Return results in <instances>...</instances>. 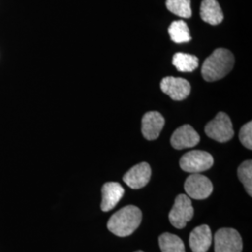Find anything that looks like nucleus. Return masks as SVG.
<instances>
[{
  "instance_id": "11",
  "label": "nucleus",
  "mask_w": 252,
  "mask_h": 252,
  "mask_svg": "<svg viewBox=\"0 0 252 252\" xmlns=\"http://www.w3.org/2000/svg\"><path fill=\"white\" fill-rule=\"evenodd\" d=\"M165 121L158 111L147 112L142 118V135L148 140H155L159 137Z\"/></svg>"
},
{
  "instance_id": "13",
  "label": "nucleus",
  "mask_w": 252,
  "mask_h": 252,
  "mask_svg": "<svg viewBox=\"0 0 252 252\" xmlns=\"http://www.w3.org/2000/svg\"><path fill=\"white\" fill-rule=\"evenodd\" d=\"M189 247L192 252H207L212 242V234L207 224L194 228L189 234Z\"/></svg>"
},
{
  "instance_id": "15",
  "label": "nucleus",
  "mask_w": 252,
  "mask_h": 252,
  "mask_svg": "<svg viewBox=\"0 0 252 252\" xmlns=\"http://www.w3.org/2000/svg\"><path fill=\"white\" fill-rule=\"evenodd\" d=\"M173 64L180 72H192L198 67V58L191 54L177 53L173 56Z\"/></svg>"
},
{
  "instance_id": "17",
  "label": "nucleus",
  "mask_w": 252,
  "mask_h": 252,
  "mask_svg": "<svg viewBox=\"0 0 252 252\" xmlns=\"http://www.w3.org/2000/svg\"><path fill=\"white\" fill-rule=\"evenodd\" d=\"M168 33L172 40L176 43H185L191 39L189 27L182 20L173 22L168 28Z\"/></svg>"
},
{
  "instance_id": "10",
  "label": "nucleus",
  "mask_w": 252,
  "mask_h": 252,
  "mask_svg": "<svg viewBox=\"0 0 252 252\" xmlns=\"http://www.w3.org/2000/svg\"><path fill=\"white\" fill-rule=\"evenodd\" d=\"M172 147L176 150H184L192 148L200 142V135L189 125L179 127L171 136Z\"/></svg>"
},
{
  "instance_id": "8",
  "label": "nucleus",
  "mask_w": 252,
  "mask_h": 252,
  "mask_svg": "<svg viewBox=\"0 0 252 252\" xmlns=\"http://www.w3.org/2000/svg\"><path fill=\"white\" fill-rule=\"evenodd\" d=\"M161 89L172 99L181 101L189 96L190 84L189 81L182 78L165 77L161 81Z\"/></svg>"
},
{
  "instance_id": "1",
  "label": "nucleus",
  "mask_w": 252,
  "mask_h": 252,
  "mask_svg": "<svg viewBox=\"0 0 252 252\" xmlns=\"http://www.w3.org/2000/svg\"><path fill=\"white\" fill-rule=\"evenodd\" d=\"M234 64V54L227 49L219 48L205 60L202 76L205 81L209 82L221 80L233 69Z\"/></svg>"
},
{
  "instance_id": "21",
  "label": "nucleus",
  "mask_w": 252,
  "mask_h": 252,
  "mask_svg": "<svg viewBox=\"0 0 252 252\" xmlns=\"http://www.w3.org/2000/svg\"><path fill=\"white\" fill-rule=\"evenodd\" d=\"M142 252V251H137V252Z\"/></svg>"
},
{
  "instance_id": "9",
  "label": "nucleus",
  "mask_w": 252,
  "mask_h": 252,
  "mask_svg": "<svg viewBox=\"0 0 252 252\" xmlns=\"http://www.w3.org/2000/svg\"><path fill=\"white\" fill-rule=\"evenodd\" d=\"M152 177V168L148 162H140L126 172L123 180L126 184L134 189L145 187Z\"/></svg>"
},
{
  "instance_id": "6",
  "label": "nucleus",
  "mask_w": 252,
  "mask_h": 252,
  "mask_svg": "<svg viewBox=\"0 0 252 252\" xmlns=\"http://www.w3.org/2000/svg\"><path fill=\"white\" fill-rule=\"evenodd\" d=\"M215 252H242L243 242L240 234L233 228H221L214 236Z\"/></svg>"
},
{
  "instance_id": "14",
  "label": "nucleus",
  "mask_w": 252,
  "mask_h": 252,
  "mask_svg": "<svg viewBox=\"0 0 252 252\" xmlns=\"http://www.w3.org/2000/svg\"><path fill=\"white\" fill-rule=\"evenodd\" d=\"M200 15L204 22L211 26H217L223 21V12L217 0H203Z\"/></svg>"
},
{
  "instance_id": "5",
  "label": "nucleus",
  "mask_w": 252,
  "mask_h": 252,
  "mask_svg": "<svg viewBox=\"0 0 252 252\" xmlns=\"http://www.w3.org/2000/svg\"><path fill=\"white\" fill-rule=\"evenodd\" d=\"M194 214L191 201L188 195L180 194L175 200V204L169 213V221L177 229H183Z\"/></svg>"
},
{
  "instance_id": "7",
  "label": "nucleus",
  "mask_w": 252,
  "mask_h": 252,
  "mask_svg": "<svg viewBox=\"0 0 252 252\" xmlns=\"http://www.w3.org/2000/svg\"><path fill=\"white\" fill-rule=\"evenodd\" d=\"M184 189L190 198L203 200L211 195L213 184L206 176L196 173L191 174L187 178L184 184Z\"/></svg>"
},
{
  "instance_id": "3",
  "label": "nucleus",
  "mask_w": 252,
  "mask_h": 252,
  "mask_svg": "<svg viewBox=\"0 0 252 252\" xmlns=\"http://www.w3.org/2000/svg\"><path fill=\"white\" fill-rule=\"evenodd\" d=\"M205 132L208 137L220 143L230 141L234 135L232 121L224 112H219L206 126Z\"/></svg>"
},
{
  "instance_id": "20",
  "label": "nucleus",
  "mask_w": 252,
  "mask_h": 252,
  "mask_svg": "<svg viewBox=\"0 0 252 252\" xmlns=\"http://www.w3.org/2000/svg\"><path fill=\"white\" fill-rule=\"evenodd\" d=\"M239 140L244 147L252 150V123L249 122L244 125L239 132Z\"/></svg>"
},
{
  "instance_id": "18",
  "label": "nucleus",
  "mask_w": 252,
  "mask_h": 252,
  "mask_svg": "<svg viewBox=\"0 0 252 252\" xmlns=\"http://www.w3.org/2000/svg\"><path fill=\"white\" fill-rule=\"evenodd\" d=\"M166 8L181 18H190V0H166Z\"/></svg>"
},
{
  "instance_id": "4",
  "label": "nucleus",
  "mask_w": 252,
  "mask_h": 252,
  "mask_svg": "<svg viewBox=\"0 0 252 252\" xmlns=\"http://www.w3.org/2000/svg\"><path fill=\"white\" fill-rule=\"evenodd\" d=\"M214 159L210 153L204 151H190L180 158V168L190 174L207 171L212 167Z\"/></svg>"
},
{
  "instance_id": "16",
  "label": "nucleus",
  "mask_w": 252,
  "mask_h": 252,
  "mask_svg": "<svg viewBox=\"0 0 252 252\" xmlns=\"http://www.w3.org/2000/svg\"><path fill=\"white\" fill-rule=\"evenodd\" d=\"M159 246L162 252H186L180 237L170 233H164L159 236Z\"/></svg>"
},
{
  "instance_id": "2",
  "label": "nucleus",
  "mask_w": 252,
  "mask_h": 252,
  "mask_svg": "<svg viewBox=\"0 0 252 252\" xmlns=\"http://www.w3.org/2000/svg\"><path fill=\"white\" fill-rule=\"evenodd\" d=\"M142 221V212L135 206H126L114 213L108 221V229L112 234L126 237L133 234Z\"/></svg>"
},
{
  "instance_id": "19",
  "label": "nucleus",
  "mask_w": 252,
  "mask_h": 252,
  "mask_svg": "<svg viewBox=\"0 0 252 252\" xmlns=\"http://www.w3.org/2000/svg\"><path fill=\"white\" fill-rule=\"evenodd\" d=\"M238 179L243 183L244 187L248 194L252 196V162L247 160L242 162L237 170Z\"/></svg>"
},
{
  "instance_id": "12",
  "label": "nucleus",
  "mask_w": 252,
  "mask_h": 252,
  "mask_svg": "<svg viewBox=\"0 0 252 252\" xmlns=\"http://www.w3.org/2000/svg\"><path fill=\"white\" fill-rule=\"evenodd\" d=\"M125 194V189L118 182H107L102 187L101 209L104 212L110 211L116 207Z\"/></svg>"
}]
</instances>
